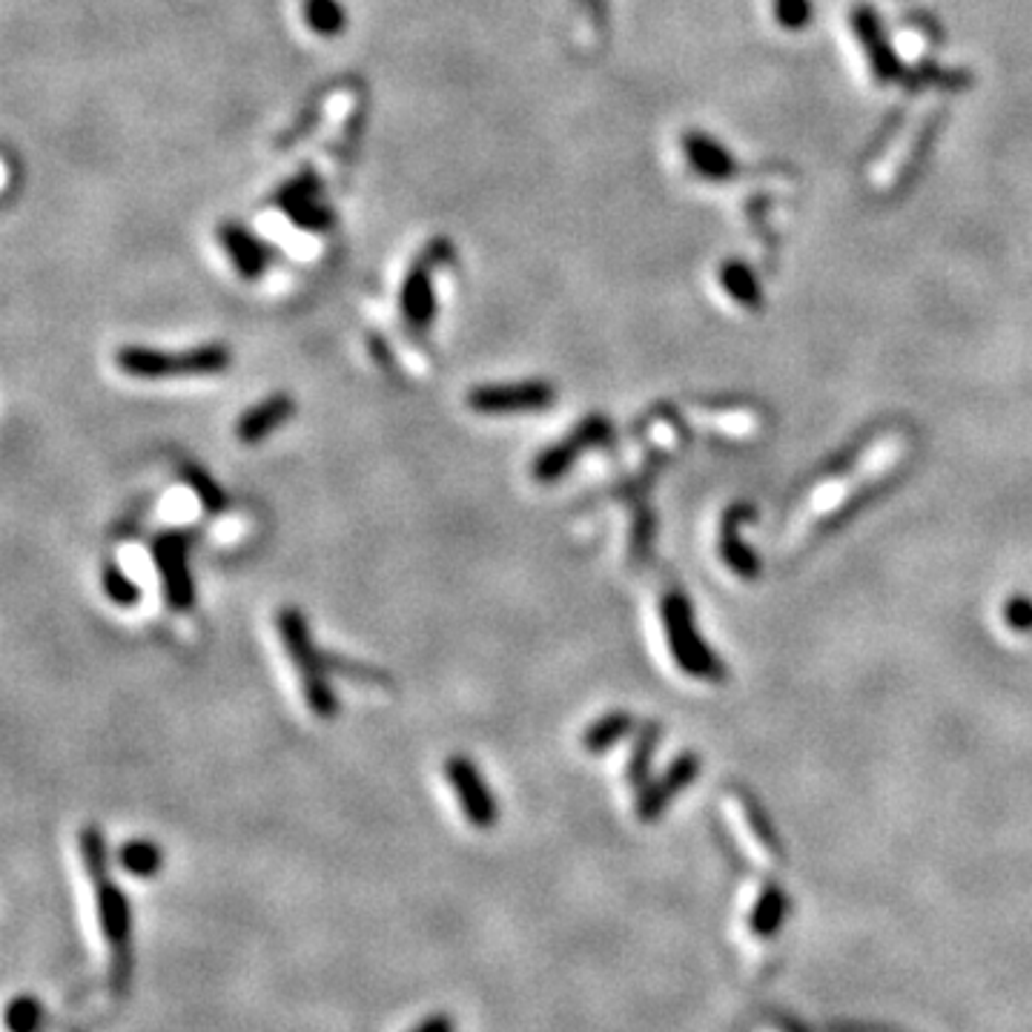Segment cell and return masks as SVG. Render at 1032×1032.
Segmentation results:
<instances>
[{
	"label": "cell",
	"mask_w": 1032,
	"mask_h": 1032,
	"mask_svg": "<svg viewBox=\"0 0 1032 1032\" xmlns=\"http://www.w3.org/2000/svg\"><path fill=\"white\" fill-rule=\"evenodd\" d=\"M276 625L278 634H281V643L287 648V657H290L296 674L301 677V694H304V703L310 706V711L319 720H336L339 717V697L331 688L327 655L319 651L316 643H313L308 616L301 614L299 609H281L276 616Z\"/></svg>",
	"instance_id": "6da1fadb"
},
{
	"label": "cell",
	"mask_w": 1032,
	"mask_h": 1032,
	"mask_svg": "<svg viewBox=\"0 0 1032 1032\" xmlns=\"http://www.w3.org/2000/svg\"><path fill=\"white\" fill-rule=\"evenodd\" d=\"M116 364L121 373L132 379H178V376H218L232 364L230 347L221 341H207L195 345L181 353L170 350H155L144 345H123L118 347Z\"/></svg>",
	"instance_id": "7a4b0ae2"
},
{
	"label": "cell",
	"mask_w": 1032,
	"mask_h": 1032,
	"mask_svg": "<svg viewBox=\"0 0 1032 1032\" xmlns=\"http://www.w3.org/2000/svg\"><path fill=\"white\" fill-rule=\"evenodd\" d=\"M86 878L95 884V910H98L100 935L109 949V984L116 993H123L132 979V910L127 895L116 880H109L107 869L93 872Z\"/></svg>",
	"instance_id": "3957f363"
},
{
	"label": "cell",
	"mask_w": 1032,
	"mask_h": 1032,
	"mask_svg": "<svg viewBox=\"0 0 1032 1032\" xmlns=\"http://www.w3.org/2000/svg\"><path fill=\"white\" fill-rule=\"evenodd\" d=\"M454 259V247L447 239H433L424 247L419 259L408 267V276L401 281L399 308L410 331L424 333L436 319V290H433V273L442 264Z\"/></svg>",
	"instance_id": "277c9868"
},
{
	"label": "cell",
	"mask_w": 1032,
	"mask_h": 1032,
	"mask_svg": "<svg viewBox=\"0 0 1032 1032\" xmlns=\"http://www.w3.org/2000/svg\"><path fill=\"white\" fill-rule=\"evenodd\" d=\"M468 408L485 417H505V413H533L545 410L556 401V387L545 379H519V382H493V385H473L468 391Z\"/></svg>",
	"instance_id": "5b68a950"
},
{
	"label": "cell",
	"mask_w": 1032,
	"mask_h": 1032,
	"mask_svg": "<svg viewBox=\"0 0 1032 1032\" xmlns=\"http://www.w3.org/2000/svg\"><path fill=\"white\" fill-rule=\"evenodd\" d=\"M153 563L164 586V600L178 614L193 611L195 579L190 571V537L181 531H167L153 540Z\"/></svg>",
	"instance_id": "8992f818"
},
{
	"label": "cell",
	"mask_w": 1032,
	"mask_h": 1032,
	"mask_svg": "<svg viewBox=\"0 0 1032 1032\" xmlns=\"http://www.w3.org/2000/svg\"><path fill=\"white\" fill-rule=\"evenodd\" d=\"M445 775L451 789L459 797L468 824L473 829H482V832L493 829L500 820V806H496V797L488 789L482 771L477 769V763L465 755H451L445 763Z\"/></svg>",
	"instance_id": "52a82bcc"
},
{
	"label": "cell",
	"mask_w": 1032,
	"mask_h": 1032,
	"mask_svg": "<svg viewBox=\"0 0 1032 1032\" xmlns=\"http://www.w3.org/2000/svg\"><path fill=\"white\" fill-rule=\"evenodd\" d=\"M609 436H611L609 419H602V417L583 419V422H579L563 442L548 445L545 451L537 454V459H533V465H531L533 479L542 482V485H551V482H556V479L568 473L571 465L577 463L583 451L602 445Z\"/></svg>",
	"instance_id": "ba28073f"
},
{
	"label": "cell",
	"mask_w": 1032,
	"mask_h": 1032,
	"mask_svg": "<svg viewBox=\"0 0 1032 1032\" xmlns=\"http://www.w3.org/2000/svg\"><path fill=\"white\" fill-rule=\"evenodd\" d=\"M218 244L244 281H259L273 264V247L250 232L241 221L218 224Z\"/></svg>",
	"instance_id": "9c48e42d"
},
{
	"label": "cell",
	"mask_w": 1032,
	"mask_h": 1032,
	"mask_svg": "<svg viewBox=\"0 0 1032 1032\" xmlns=\"http://www.w3.org/2000/svg\"><path fill=\"white\" fill-rule=\"evenodd\" d=\"M663 623L671 639V651L677 657L680 669L692 671V674H709V657L697 643L692 628V611L686 609V602L680 600L677 593H671L663 600Z\"/></svg>",
	"instance_id": "30bf717a"
},
{
	"label": "cell",
	"mask_w": 1032,
	"mask_h": 1032,
	"mask_svg": "<svg viewBox=\"0 0 1032 1032\" xmlns=\"http://www.w3.org/2000/svg\"><path fill=\"white\" fill-rule=\"evenodd\" d=\"M680 149L686 158L688 170L703 181H729L737 172V158L706 132H683L680 139Z\"/></svg>",
	"instance_id": "8fae6325"
},
{
	"label": "cell",
	"mask_w": 1032,
	"mask_h": 1032,
	"mask_svg": "<svg viewBox=\"0 0 1032 1032\" xmlns=\"http://www.w3.org/2000/svg\"><path fill=\"white\" fill-rule=\"evenodd\" d=\"M296 413V399L290 394H273L253 408H247L236 422V436L241 445H262Z\"/></svg>",
	"instance_id": "7c38bea8"
},
{
	"label": "cell",
	"mask_w": 1032,
	"mask_h": 1032,
	"mask_svg": "<svg viewBox=\"0 0 1032 1032\" xmlns=\"http://www.w3.org/2000/svg\"><path fill=\"white\" fill-rule=\"evenodd\" d=\"M852 24H855L857 40H861L863 52L869 55V63H872L875 77H878L880 84L895 81V77H898V58L892 55V49H886L884 35H880V26H878V15L869 12V9H861V12L852 17Z\"/></svg>",
	"instance_id": "4fadbf2b"
},
{
	"label": "cell",
	"mask_w": 1032,
	"mask_h": 1032,
	"mask_svg": "<svg viewBox=\"0 0 1032 1032\" xmlns=\"http://www.w3.org/2000/svg\"><path fill=\"white\" fill-rule=\"evenodd\" d=\"M118 863L132 878H155L164 869V849L147 838H132L118 849Z\"/></svg>",
	"instance_id": "5bb4252c"
},
{
	"label": "cell",
	"mask_w": 1032,
	"mask_h": 1032,
	"mask_svg": "<svg viewBox=\"0 0 1032 1032\" xmlns=\"http://www.w3.org/2000/svg\"><path fill=\"white\" fill-rule=\"evenodd\" d=\"M178 473H181V479L187 482V488L199 496L201 508L207 511V514H221V511H227V505H230L227 493H224V488L218 485L216 479L209 477L201 465L184 463L178 468Z\"/></svg>",
	"instance_id": "9a60e30c"
},
{
	"label": "cell",
	"mask_w": 1032,
	"mask_h": 1032,
	"mask_svg": "<svg viewBox=\"0 0 1032 1032\" xmlns=\"http://www.w3.org/2000/svg\"><path fill=\"white\" fill-rule=\"evenodd\" d=\"M319 195H324V181L319 178V172L313 170V167H304V170L296 172L293 178H287L285 184L273 193V207L287 213V209L301 204V201L319 199Z\"/></svg>",
	"instance_id": "2e32d148"
},
{
	"label": "cell",
	"mask_w": 1032,
	"mask_h": 1032,
	"mask_svg": "<svg viewBox=\"0 0 1032 1032\" xmlns=\"http://www.w3.org/2000/svg\"><path fill=\"white\" fill-rule=\"evenodd\" d=\"M304 21L322 38H336L347 29V9L339 0H304Z\"/></svg>",
	"instance_id": "e0dca14e"
},
{
	"label": "cell",
	"mask_w": 1032,
	"mask_h": 1032,
	"mask_svg": "<svg viewBox=\"0 0 1032 1032\" xmlns=\"http://www.w3.org/2000/svg\"><path fill=\"white\" fill-rule=\"evenodd\" d=\"M720 285H723L725 293L732 296L737 304H743V308H757V304H760V281H757L755 273L748 271L743 262L723 264Z\"/></svg>",
	"instance_id": "ac0fdd59"
},
{
	"label": "cell",
	"mask_w": 1032,
	"mask_h": 1032,
	"mask_svg": "<svg viewBox=\"0 0 1032 1032\" xmlns=\"http://www.w3.org/2000/svg\"><path fill=\"white\" fill-rule=\"evenodd\" d=\"M628 732H632V717L625 711H611V715L600 717L597 723L588 725L586 734H583V746L588 752H605Z\"/></svg>",
	"instance_id": "d6986e66"
},
{
	"label": "cell",
	"mask_w": 1032,
	"mask_h": 1032,
	"mask_svg": "<svg viewBox=\"0 0 1032 1032\" xmlns=\"http://www.w3.org/2000/svg\"><path fill=\"white\" fill-rule=\"evenodd\" d=\"M285 216L304 232H331L333 227H336V213H333L331 204L324 201V195L301 201V204L287 209Z\"/></svg>",
	"instance_id": "ffe728a7"
},
{
	"label": "cell",
	"mask_w": 1032,
	"mask_h": 1032,
	"mask_svg": "<svg viewBox=\"0 0 1032 1032\" xmlns=\"http://www.w3.org/2000/svg\"><path fill=\"white\" fill-rule=\"evenodd\" d=\"M47 1021V1009L35 995H15L7 1004V1030L9 1032H40Z\"/></svg>",
	"instance_id": "44dd1931"
},
{
	"label": "cell",
	"mask_w": 1032,
	"mask_h": 1032,
	"mask_svg": "<svg viewBox=\"0 0 1032 1032\" xmlns=\"http://www.w3.org/2000/svg\"><path fill=\"white\" fill-rule=\"evenodd\" d=\"M100 586H104V593H107L109 600L121 605V609H132V605H139L141 602V588L135 586L116 563L104 565V571H100Z\"/></svg>",
	"instance_id": "7402d4cb"
},
{
	"label": "cell",
	"mask_w": 1032,
	"mask_h": 1032,
	"mask_svg": "<svg viewBox=\"0 0 1032 1032\" xmlns=\"http://www.w3.org/2000/svg\"><path fill=\"white\" fill-rule=\"evenodd\" d=\"M815 7L812 0H771V17L780 29L803 32L809 29Z\"/></svg>",
	"instance_id": "603a6c76"
},
{
	"label": "cell",
	"mask_w": 1032,
	"mask_h": 1032,
	"mask_svg": "<svg viewBox=\"0 0 1032 1032\" xmlns=\"http://www.w3.org/2000/svg\"><path fill=\"white\" fill-rule=\"evenodd\" d=\"M657 740V725H646L637 737V746L632 752V763H628V780H632V787H639L643 778H646L648 769V757H651V748H655Z\"/></svg>",
	"instance_id": "cb8c5ba5"
},
{
	"label": "cell",
	"mask_w": 1032,
	"mask_h": 1032,
	"mask_svg": "<svg viewBox=\"0 0 1032 1032\" xmlns=\"http://www.w3.org/2000/svg\"><path fill=\"white\" fill-rule=\"evenodd\" d=\"M410 1032H454V1018L436 1012V1016L424 1018L422 1024H417Z\"/></svg>",
	"instance_id": "d4e9b609"
},
{
	"label": "cell",
	"mask_w": 1032,
	"mask_h": 1032,
	"mask_svg": "<svg viewBox=\"0 0 1032 1032\" xmlns=\"http://www.w3.org/2000/svg\"><path fill=\"white\" fill-rule=\"evenodd\" d=\"M763 1032H778V1030H763Z\"/></svg>",
	"instance_id": "484cf974"
}]
</instances>
